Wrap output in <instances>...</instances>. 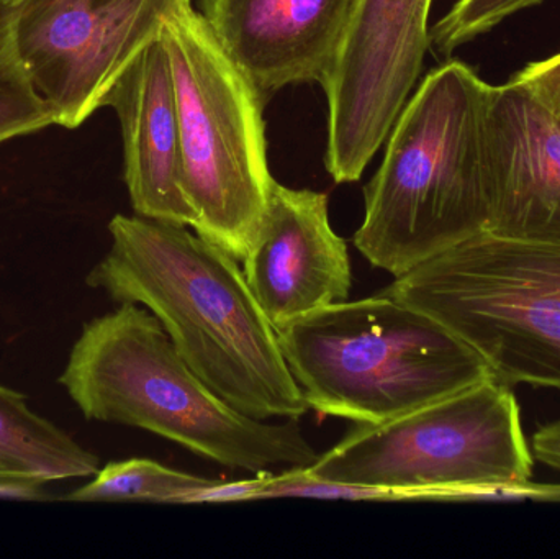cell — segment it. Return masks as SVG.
Instances as JSON below:
<instances>
[{
	"instance_id": "10",
	"label": "cell",
	"mask_w": 560,
	"mask_h": 559,
	"mask_svg": "<svg viewBox=\"0 0 560 559\" xmlns=\"http://www.w3.org/2000/svg\"><path fill=\"white\" fill-rule=\"evenodd\" d=\"M243 272L276 330L326 305L348 301L351 261L328 216V196L276 180Z\"/></svg>"
},
{
	"instance_id": "22",
	"label": "cell",
	"mask_w": 560,
	"mask_h": 559,
	"mask_svg": "<svg viewBox=\"0 0 560 559\" xmlns=\"http://www.w3.org/2000/svg\"><path fill=\"white\" fill-rule=\"evenodd\" d=\"M536 459L560 471V420L541 427L533 436Z\"/></svg>"
},
{
	"instance_id": "14",
	"label": "cell",
	"mask_w": 560,
	"mask_h": 559,
	"mask_svg": "<svg viewBox=\"0 0 560 559\" xmlns=\"http://www.w3.org/2000/svg\"><path fill=\"white\" fill-rule=\"evenodd\" d=\"M97 471L94 453L36 414L25 394L0 384V473L52 482L91 478Z\"/></svg>"
},
{
	"instance_id": "13",
	"label": "cell",
	"mask_w": 560,
	"mask_h": 559,
	"mask_svg": "<svg viewBox=\"0 0 560 559\" xmlns=\"http://www.w3.org/2000/svg\"><path fill=\"white\" fill-rule=\"evenodd\" d=\"M105 105L120 120L125 183L137 216L194 229L197 216L183 190L179 117L161 33L128 66Z\"/></svg>"
},
{
	"instance_id": "17",
	"label": "cell",
	"mask_w": 560,
	"mask_h": 559,
	"mask_svg": "<svg viewBox=\"0 0 560 559\" xmlns=\"http://www.w3.org/2000/svg\"><path fill=\"white\" fill-rule=\"evenodd\" d=\"M542 2L545 0H457L453 9L430 28L431 46L440 55L450 56L509 16Z\"/></svg>"
},
{
	"instance_id": "5",
	"label": "cell",
	"mask_w": 560,
	"mask_h": 559,
	"mask_svg": "<svg viewBox=\"0 0 560 559\" xmlns=\"http://www.w3.org/2000/svg\"><path fill=\"white\" fill-rule=\"evenodd\" d=\"M308 471L401 491L408 501L560 498V488L533 485L518 403L497 377L390 422L355 423Z\"/></svg>"
},
{
	"instance_id": "9",
	"label": "cell",
	"mask_w": 560,
	"mask_h": 559,
	"mask_svg": "<svg viewBox=\"0 0 560 559\" xmlns=\"http://www.w3.org/2000/svg\"><path fill=\"white\" fill-rule=\"evenodd\" d=\"M176 0H28L15 9L20 58L55 125L78 128L160 36Z\"/></svg>"
},
{
	"instance_id": "8",
	"label": "cell",
	"mask_w": 560,
	"mask_h": 559,
	"mask_svg": "<svg viewBox=\"0 0 560 559\" xmlns=\"http://www.w3.org/2000/svg\"><path fill=\"white\" fill-rule=\"evenodd\" d=\"M433 0H358L335 65L325 164L338 184L361 179L410 98L430 42Z\"/></svg>"
},
{
	"instance_id": "2",
	"label": "cell",
	"mask_w": 560,
	"mask_h": 559,
	"mask_svg": "<svg viewBox=\"0 0 560 559\" xmlns=\"http://www.w3.org/2000/svg\"><path fill=\"white\" fill-rule=\"evenodd\" d=\"M492 85L466 62L431 71L408 98L364 186L355 248L398 278L489 229L486 130Z\"/></svg>"
},
{
	"instance_id": "1",
	"label": "cell",
	"mask_w": 560,
	"mask_h": 559,
	"mask_svg": "<svg viewBox=\"0 0 560 559\" xmlns=\"http://www.w3.org/2000/svg\"><path fill=\"white\" fill-rule=\"evenodd\" d=\"M108 232L110 249L85 278L89 288L148 308L190 370L238 412H308L238 259L184 225L147 217L115 216Z\"/></svg>"
},
{
	"instance_id": "3",
	"label": "cell",
	"mask_w": 560,
	"mask_h": 559,
	"mask_svg": "<svg viewBox=\"0 0 560 559\" xmlns=\"http://www.w3.org/2000/svg\"><path fill=\"white\" fill-rule=\"evenodd\" d=\"M59 384L88 420L156 433L229 468H308L319 456L299 420L266 423L217 396L141 305L88 322Z\"/></svg>"
},
{
	"instance_id": "18",
	"label": "cell",
	"mask_w": 560,
	"mask_h": 559,
	"mask_svg": "<svg viewBox=\"0 0 560 559\" xmlns=\"http://www.w3.org/2000/svg\"><path fill=\"white\" fill-rule=\"evenodd\" d=\"M303 498L328 501H408V496L394 489L375 486L349 485L316 478L308 468H290L279 476L269 475L259 499Z\"/></svg>"
},
{
	"instance_id": "11",
	"label": "cell",
	"mask_w": 560,
	"mask_h": 559,
	"mask_svg": "<svg viewBox=\"0 0 560 559\" xmlns=\"http://www.w3.org/2000/svg\"><path fill=\"white\" fill-rule=\"evenodd\" d=\"M486 156L487 230L560 245V124L513 82L492 85Z\"/></svg>"
},
{
	"instance_id": "23",
	"label": "cell",
	"mask_w": 560,
	"mask_h": 559,
	"mask_svg": "<svg viewBox=\"0 0 560 559\" xmlns=\"http://www.w3.org/2000/svg\"><path fill=\"white\" fill-rule=\"evenodd\" d=\"M25 2H28V0H0V5L9 7V9H19Z\"/></svg>"
},
{
	"instance_id": "20",
	"label": "cell",
	"mask_w": 560,
	"mask_h": 559,
	"mask_svg": "<svg viewBox=\"0 0 560 559\" xmlns=\"http://www.w3.org/2000/svg\"><path fill=\"white\" fill-rule=\"evenodd\" d=\"M271 473L259 471L253 479L232 482H213L209 488L200 489L187 499V504H213V502L256 501Z\"/></svg>"
},
{
	"instance_id": "21",
	"label": "cell",
	"mask_w": 560,
	"mask_h": 559,
	"mask_svg": "<svg viewBox=\"0 0 560 559\" xmlns=\"http://www.w3.org/2000/svg\"><path fill=\"white\" fill-rule=\"evenodd\" d=\"M48 482L42 478L26 475L0 473V499L5 501H45Z\"/></svg>"
},
{
	"instance_id": "15",
	"label": "cell",
	"mask_w": 560,
	"mask_h": 559,
	"mask_svg": "<svg viewBox=\"0 0 560 559\" xmlns=\"http://www.w3.org/2000/svg\"><path fill=\"white\" fill-rule=\"evenodd\" d=\"M213 482L217 481L167 468L153 459L133 458L108 463L92 481L66 496V501L187 504L190 496Z\"/></svg>"
},
{
	"instance_id": "6",
	"label": "cell",
	"mask_w": 560,
	"mask_h": 559,
	"mask_svg": "<svg viewBox=\"0 0 560 559\" xmlns=\"http://www.w3.org/2000/svg\"><path fill=\"white\" fill-rule=\"evenodd\" d=\"M161 39L170 56L183 148V190L197 235L243 261L272 184L266 97L230 58L192 0H176Z\"/></svg>"
},
{
	"instance_id": "12",
	"label": "cell",
	"mask_w": 560,
	"mask_h": 559,
	"mask_svg": "<svg viewBox=\"0 0 560 559\" xmlns=\"http://www.w3.org/2000/svg\"><path fill=\"white\" fill-rule=\"evenodd\" d=\"M358 0H200L230 58L265 95L322 84L335 65Z\"/></svg>"
},
{
	"instance_id": "16",
	"label": "cell",
	"mask_w": 560,
	"mask_h": 559,
	"mask_svg": "<svg viewBox=\"0 0 560 559\" xmlns=\"http://www.w3.org/2000/svg\"><path fill=\"white\" fill-rule=\"evenodd\" d=\"M55 125L20 58L15 9L0 5V143Z\"/></svg>"
},
{
	"instance_id": "4",
	"label": "cell",
	"mask_w": 560,
	"mask_h": 559,
	"mask_svg": "<svg viewBox=\"0 0 560 559\" xmlns=\"http://www.w3.org/2000/svg\"><path fill=\"white\" fill-rule=\"evenodd\" d=\"M276 331L310 409L354 423L390 422L493 377L440 322L382 292Z\"/></svg>"
},
{
	"instance_id": "19",
	"label": "cell",
	"mask_w": 560,
	"mask_h": 559,
	"mask_svg": "<svg viewBox=\"0 0 560 559\" xmlns=\"http://www.w3.org/2000/svg\"><path fill=\"white\" fill-rule=\"evenodd\" d=\"M510 82L525 89L560 124V53L542 61L529 62Z\"/></svg>"
},
{
	"instance_id": "7",
	"label": "cell",
	"mask_w": 560,
	"mask_h": 559,
	"mask_svg": "<svg viewBox=\"0 0 560 559\" xmlns=\"http://www.w3.org/2000/svg\"><path fill=\"white\" fill-rule=\"evenodd\" d=\"M382 294L440 322L502 383L560 391V245L486 230Z\"/></svg>"
}]
</instances>
